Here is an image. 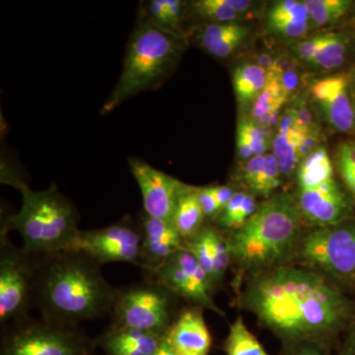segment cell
I'll return each instance as SVG.
<instances>
[{
    "label": "cell",
    "instance_id": "f546056e",
    "mask_svg": "<svg viewBox=\"0 0 355 355\" xmlns=\"http://www.w3.org/2000/svg\"><path fill=\"white\" fill-rule=\"evenodd\" d=\"M310 20L317 27L331 25L349 12L352 2L349 0H306Z\"/></svg>",
    "mask_w": 355,
    "mask_h": 355
},
{
    "label": "cell",
    "instance_id": "9a60e30c",
    "mask_svg": "<svg viewBox=\"0 0 355 355\" xmlns=\"http://www.w3.org/2000/svg\"><path fill=\"white\" fill-rule=\"evenodd\" d=\"M141 263L144 277L157 270L173 254L184 248V240L171 221L140 214Z\"/></svg>",
    "mask_w": 355,
    "mask_h": 355
},
{
    "label": "cell",
    "instance_id": "5b68a950",
    "mask_svg": "<svg viewBox=\"0 0 355 355\" xmlns=\"http://www.w3.org/2000/svg\"><path fill=\"white\" fill-rule=\"evenodd\" d=\"M20 191L21 209L6 219L1 235L17 231L23 250L34 256L67 251L79 231L76 205L55 184L40 191L30 190L26 184Z\"/></svg>",
    "mask_w": 355,
    "mask_h": 355
},
{
    "label": "cell",
    "instance_id": "d6a6232c",
    "mask_svg": "<svg viewBox=\"0 0 355 355\" xmlns=\"http://www.w3.org/2000/svg\"><path fill=\"white\" fill-rule=\"evenodd\" d=\"M268 72L279 79L289 99L291 96L296 94L298 88L300 87L301 73L295 58L286 55L275 58L272 69Z\"/></svg>",
    "mask_w": 355,
    "mask_h": 355
},
{
    "label": "cell",
    "instance_id": "f1b7e54d",
    "mask_svg": "<svg viewBox=\"0 0 355 355\" xmlns=\"http://www.w3.org/2000/svg\"><path fill=\"white\" fill-rule=\"evenodd\" d=\"M224 350L226 355H268L258 338L248 330L241 316L230 324Z\"/></svg>",
    "mask_w": 355,
    "mask_h": 355
},
{
    "label": "cell",
    "instance_id": "30bf717a",
    "mask_svg": "<svg viewBox=\"0 0 355 355\" xmlns=\"http://www.w3.org/2000/svg\"><path fill=\"white\" fill-rule=\"evenodd\" d=\"M67 251L80 252L98 265L141 263V233L139 221L123 217L106 227L79 230Z\"/></svg>",
    "mask_w": 355,
    "mask_h": 355
},
{
    "label": "cell",
    "instance_id": "ba28073f",
    "mask_svg": "<svg viewBox=\"0 0 355 355\" xmlns=\"http://www.w3.org/2000/svg\"><path fill=\"white\" fill-rule=\"evenodd\" d=\"M95 347L77 327L28 317L6 324L0 355H92Z\"/></svg>",
    "mask_w": 355,
    "mask_h": 355
},
{
    "label": "cell",
    "instance_id": "cb8c5ba5",
    "mask_svg": "<svg viewBox=\"0 0 355 355\" xmlns=\"http://www.w3.org/2000/svg\"><path fill=\"white\" fill-rule=\"evenodd\" d=\"M258 207L256 196L247 191H237L214 221V225L224 234H230L244 226Z\"/></svg>",
    "mask_w": 355,
    "mask_h": 355
},
{
    "label": "cell",
    "instance_id": "277c9868",
    "mask_svg": "<svg viewBox=\"0 0 355 355\" xmlns=\"http://www.w3.org/2000/svg\"><path fill=\"white\" fill-rule=\"evenodd\" d=\"M186 46L183 34L140 19L128 40L120 78L101 114L111 113L133 96L160 87L176 69Z\"/></svg>",
    "mask_w": 355,
    "mask_h": 355
},
{
    "label": "cell",
    "instance_id": "ab89813d",
    "mask_svg": "<svg viewBox=\"0 0 355 355\" xmlns=\"http://www.w3.org/2000/svg\"><path fill=\"white\" fill-rule=\"evenodd\" d=\"M217 205H218L220 212L225 209L226 205L230 202L231 198L234 197L236 191L235 187L230 184H221V186H210Z\"/></svg>",
    "mask_w": 355,
    "mask_h": 355
},
{
    "label": "cell",
    "instance_id": "7402d4cb",
    "mask_svg": "<svg viewBox=\"0 0 355 355\" xmlns=\"http://www.w3.org/2000/svg\"><path fill=\"white\" fill-rule=\"evenodd\" d=\"M198 187L186 184L178 200L172 223L184 242L195 237L205 225V214L198 200Z\"/></svg>",
    "mask_w": 355,
    "mask_h": 355
},
{
    "label": "cell",
    "instance_id": "ffe728a7",
    "mask_svg": "<svg viewBox=\"0 0 355 355\" xmlns=\"http://www.w3.org/2000/svg\"><path fill=\"white\" fill-rule=\"evenodd\" d=\"M249 34L240 23H207L197 34L198 46L216 58H227L241 46Z\"/></svg>",
    "mask_w": 355,
    "mask_h": 355
},
{
    "label": "cell",
    "instance_id": "e0dca14e",
    "mask_svg": "<svg viewBox=\"0 0 355 355\" xmlns=\"http://www.w3.org/2000/svg\"><path fill=\"white\" fill-rule=\"evenodd\" d=\"M165 338L175 355H209L211 349V334L197 306L183 308Z\"/></svg>",
    "mask_w": 355,
    "mask_h": 355
},
{
    "label": "cell",
    "instance_id": "f35d334b",
    "mask_svg": "<svg viewBox=\"0 0 355 355\" xmlns=\"http://www.w3.org/2000/svg\"><path fill=\"white\" fill-rule=\"evenodd\" d=\"M338 355H355V316L338 342Z\"/></svg>",
    "mask_w": 355,
    "mask_h": 355
},
{
    "label": "cell",
    "instance_id": "d6986e66",
    "mask_svg": "<svg viewBox=\"0 0 355 355\" xmlns=\"http://www.w3.org/2000/svg\"><path fill=\"white\" fill-rule=\"evenodd\" d=\"M306 135L298 127L291 110L287 109L280 118L272 144L273 155L279 162L282 178L291 179L296 176L299 165L302 162L300 146Z\"/></svg>",
    "mask_w": 355,
    "mask_h": 355
},
{
    "label": "cell",
    "instance_id": "8d00e7d4",
    "mask_svg": "<svg viewBox=\"0 0 355 355\" xmlns=\"http://www.w3.org/2000/svg\"><path fill=\"white\" fill-rule=\"evenodd\" d=\"M263 164H265V155L254 156L245 162L237 178V181L243 187V190L248 191L251 188L254 180L263 169Z\"/></svg>",
    "mask_w": 355,
    "mask_h": 355
},
{
    "label": "cell",
    "instance_id": "5bb4252c",
    "mask_svg": "<svg viewBox=\"0 0 355 355\" xmlns=\"http://www.w3.org/2000/svg\"><path fill=\"white\" fill-rule=\"evenodd\" d=\"M128 166L141 191L144 211L147 216L172 222L175 207L186 184L141 159L128 158Z\"/></svg>",
    "mask_w": 355,
    "mask_h": 355
},
{
    "label": "cell",
    "instance_id": "44dd1931",
    "mask_svg": "<svg viewBox=\"0 0 355 355\" xmlns=\"http://www.w3.org/2000/svg\"><path fill=\"white\" fill-rule=\"evenodd\" d=\"M310 15L304 1L282 0L270 7L266 15L268 29L286 38H302L310 28Z\"/></svg>",
    "mask_w": 355,
    "mask_h": 355
},
{
    "label": "cell",
    "instance_id": "52a82bcc",
    "mask_svg": "<svg viewBox=\"0 0 355 355\" xmlns=\"http://www.w3.org/2000/svg\"><path fill=\"white\" fill-rule=\"evenodd\" d=\"M179 297L150 279L116 289L111 311L112 326L165 336L182 309Z\"/></svg>",
    "mask_w": 355,
    "mask_h": 355
},
{
    "label": "cell",
    "instance_id": "2e32d148",
    "mask_svg": "<svg viewBox=\"0 0 355 355\" xmlns=\"http://www.w3.org/2000/svg\"><path fill=\"white\" fill-rule=\"evenodd\" d=\"M184 249L193 254L211 282L216 292L224 284L226 272L232 266V254L227 235L216 225L205 224L195 237L184 242Z\"/></svg>",
    "mask_w": 355,
    "mask_h": 355
},
{
    "label": "cell",
    "instance_id": "3957f363",
    "mask_svg": "<svg viewBox=\"0 0 355 355\" xmlns=\"http://www.w3.org/2000/svg\"><path fill=\"white\" fill-rule=\"evenodd\" d=\"M305 228L293 193L279 191L259 203L244 226L227 235L233 291L249 275L293 263Z\"/></svg>",
    "mask_w": 355,
    "mask_h": 355
},
{
    "label": "cell",
    "instance_id": "ac0fdd59",
    "mask_svg": "<svg viewBox=\"0 0 355 355\" xmlns=\"http://www.w3.org/2000/svg\"><path fill=\"white\" fill-rule=\"evenodd\" d=\"M164 336L111 324L95 343L107 355H154Z\"/></svg>",
    "mask_w": 355,
    "mask_h": 355
},
{
    "label": "cell",
    "instance_id": "7c38bea8",
    "mask_svg": "<svg viewBox=\"0 0 355 355\" xmlns=\"http://www.w3.org/2000/svg\"><path fill=\"white\" fill-rule=\"evenodd\" d=\"M293 195L306 227L333 225L355 216L352 198L336 179L314 188H297Z\"/></svg>",
    "mask_w": 355,
    "mask_h": 355
},
{
    "label": "cell",
    "instance_id": "484cf974",
    "mask_svg": "<svg viewBox=\"0 0 355 355\" xmlns=\"http://www.w3.org/2000/svg\"><path fill=\"white\" fill-rule=\"evenodd\" d=\"M349 46V38L343 33H322L310 64L324 70L340 69L347 60Z\"/></svg>",
    "mask_w": 355,
    "mask_h": 355
},
{
    "label": "cell",
    "instance_id": "6da1fadb",
    "mask_svg": "<svg viewBox=\"0 0 355 355\" xmlns=\"http://www.w3.org/2000/svg\"><path fill=\"white\" fill-rule=\"evenodd\" d=\"M234 292L236 305L282 345L309 340L333 347L355 316L347 291L294 263L249 275Z\"/></svg>",
    "mask_w": 355,
    "mask_h": 355
},
{
    "label": "cell",
    "instance_id": "b9f144b4",
    "mask_svg": "<svg viewBox=\"0 0 355 355\" xmlns=\"http://www.w3.org/2000/svg\"><path fill=\"white\" fill-rule=\"evenodd\" d=\"M154 355H175L173 354L171 347H170L169 343H168L165 336L164 338H163V342L161 343L160 347H159L157 352H156Z\"/></svg>",
    "mask_w": 355,
    "mask_h": 355
},
{
    "label": "cell",
    "instance_id": "8fae6325",
    "mask_svg": "<svg viewBox=\"0 0 355 355\" xmlns=\"http://www.w3.org/2000/svg\"><path fill=\"white\" fill-rule=\"evenodd\" d=\"M144 279L155 280L180 299L188 301L191 306L212 311L219 316L225 317V313L214 301L216 292L209 277L193 254L184 248L173 254L157 270Z\"/></svg>",
    "mask_w": 355,
    "mask_h": 355
},
{
    "label": "cell",
    "instance_id": "4316f807",
    "mask_svg": "<svg viewBox=\"0 0 355 355\" xmlns=\"http://www.w3.org/2000/svg\"><path fill=\"white\" fill-rule=\"evenodd\" d=\"M298 189L314 188L318 184L335 179L334 167L326 147L318 146L303 159L296 173Z\"/></svg>",
    "mask_w": 355,
    "mask_h": 355
},
{
    "label": "cell",
    "instance_id": "d590c367",
    "mask_svg": "<svg viewBox=\"0 0 355 355\" xmlns=\"http://www.w3.org/2000/svg\"><path fill=\"white\" fill-rule=\"evenodd\" d=\"M279 355H338L333 352V347L316 342H303L286 343L282 347Z\"/></svg>",
    "mask_w": 355,
    "mask_h": 355
},
{
    "label": "cell",
    "instance_id": "83f0119b",
    "mask_svg": "<svg viewBox=\"0 0 355 355\" xmlns=\"http://www.w3.org/2000/svg\"><path fill=\"white\" fill-rule=\"evenodd\" d=\"M144 19L153 24L168 30V31L181 32V23L183 20L186 3L181 0H149L142 2Z\"/></svg>",
    "mask_w": 355,
    "mask_h": 355
},
{
    "label": "cell",
    "instance_id": "74e56055",
    "mask_svg": "<svg viewBox=\"0 0 355 355\" xmlns=\"http://www.w3.org/2000/svg\"><path fill=\"white\" fill-rule=\"evenodd\" d=\"M198 200L207 220L214 222L220 214L218 205L210 186L198 187Z\"/></svg>",
    "mask_w": 355,
    "mask_h": 355
},
{
    "label": "cell",
    "instance_id": "e575fe53",
    "mask_svg": "<svg viewBox=\"0 0 355 355\" xmlns=\"http://www.w3.org/2000/svg\"><path fill=\"white\" fill-rule=\"evenodd\" d=\"M294 120L303 132L310 133V135H321L319 125L314 120L312 112L309 107L306 105L305 99L303 98H296V101L289 107Z\"/></svg>",
    "mask_w": 355,
    "mask_h": 355
},
{
    "label": "cell",
    "instance_id": "836d02e7",
    "mask_svg": "<svg viewBox=\"0 0 355 355\" xmlns=\"http://www.w3.org/2000/svg\"><path fill=\"white\" fill-rule=\"evenodd\" d=\"M237 133L241 135L253 151L254 156L263 155L270 146L268 133L251 118L242 116L238 121Z\"/></svg>",
    "mask_w": 355,
    "mask_h": 355
},
{
    "label": "cell",
    "instance_id": "603a6c76",
    "mask_svg": "<svg viewBox=\"0 0 355 355\" xmlns=\"http://www.w3.org/2000/svg\"><path fill=\"white\" fill-rule=\"evenodd\" d=\"M289 97L279 83V79L268 72V83L263 92L257 98L252 107V120L263 130L272 127L277 123L280 109L288 101Z\"/></svg>",
    "mask_w": 355,
    "mask_h": 355
},
{
    "label": "cell",
    "instance_id": "9c48e42d",
    "mask_svg": "<svg viewBox=\"0 0 355 355\" xmlns=\"http://www.w3.org/2000/svg\"><path fill=\"white\" fill-rule=\"evenodd\" d=\"M0 323L28 318L33 303L35 256L0 235Z\"/></svg>",
    "mask_w": 355,
    "mask_h": 355
},
{
    "label": "cell",
    "instance_id": "7bdbcfd3",
    "mask_svg": "<svg viewBox=\"0 0 355 355\" xmlns=\"http://www.w3.org/2000/svg\"><path fill=\"white\" fill-rule=\"evenodd\" d=\"M350 85H352V100H354L355 110V70L350 74Z\"/></svg>",
    "mask_w": 355,
    "mask_h": 355
},
{
    "label": "cell",
    "instance_id": "4fadbf2b",
    "mask_svg": "<svg viewBox=\"0 0 355 355\" xmlns=\"http://www.w3.org/2000/svg\"><path fill=\"white\" fill-rule=\"evenodd\" d=\"M309 94L320 116L336 132H355V110L350 76L321 77L311 83Z\"/></svg>",
    "mask_w": 355,
    "mask_h": 355
},
{
    "label": "cell",
    "instance_id": "1f68e13d",
    "mask_svg": "<svg viewBox=\"0 0 355 355\" xmlns=\"http://www.w3.org/2000/svg\"><path fill=\"white\" fill-rule=\"evenodd\" d=\"M193 12L209 23H237L242 14L227 3V0H198L191 2Z\"/></svg>",
    "mask_w": 355,
    "mask_h": 355
},
{
    "label": "cell",
    "instance_id": "4dcf8cb0",
    "mask_svg": "<svg viewBox=\"0 0 355 355\" xmlns=\"http://www.w3.org/2000/svg\"><path fill=\"white\" fill-rule=\"evenodd\" d=\"M282 184V175L277 158L273 154H266L263 169L247 191L266 200L279 193Z\"/></svg>",
    "mask_w": 355,
    "mask_h": 355
},
{
    "label": "cell",
    "instance_id": "d4e9b609",
    "mask_svg": "<svg viewBox=\"0 0 355 355\" xmlns=\"http://www.w3.org/2000/svg\"><path fill=\"white\" fill-rule=\"evenodd\" d=\"M268 83V71L260 65L248 62L233 72V88L242 108L253 105Z\"/></svg>",
    "mask_w": 355,
    "mask_h": 355
},
{
    "label": "cell",
    "instance_id": "ee69618b",
    "mask_svg": "<svg viewBox=\"0 0 355 355\" xmlns=\"http://www.w3.org/2000/svg\"><path fill=\"white\" fill-rule=\"evenodd\" d=\"M347 191L349 193V197L352 198V202H354L355 207V187L354 188L350 189V190Z\"/></svg>",
    "mask_w": 355,
    "mask_h": 355
},
{
    "label": "cell",
    "instance_id": "8992f818",
    "mask_svg": "<svg viewBox=\"0 0 355 355\" xmlns=\"http://www.w3.org/2000/svg\"><path fill=\"white\" fill-rule=\"evenodd\" d=\"M292 263L355 291V216L333 225L306 227Z\"/></svg>",
    "mask_w": 355,
    "mask_h": 355
},
{
    "label": "cell",
    "instance_id": "7a4b0ae2",
    "mask_svg": "<svg viewBox=\"0 0 355 355\" xmlns=\"http://www.w3.org/2000/svg\"><path fill=\"white\" fill-rule=\"evenodd\" d=\"M100 268L80 252L35 256L33 303L44 319L69 326L111 314L118 288Z\"/></svg>",
    "mask_w": 355,
    "mask_h": 355
},
{
    "label": "cell",
    "instance_id": "60d3db41",
    "mask_svg": "<svg viewBox=\"0 0 355 355\" xmlns=\"http://www.w3.org/2000/svg\"><path fill=\"white\" fill-rule=\"evenodd\" d=\"M338 164L355 165V142H343L338 146Z\"/></svg>",
    "mask_w": 355,
    "mask_h": 355
}]
</instances>
